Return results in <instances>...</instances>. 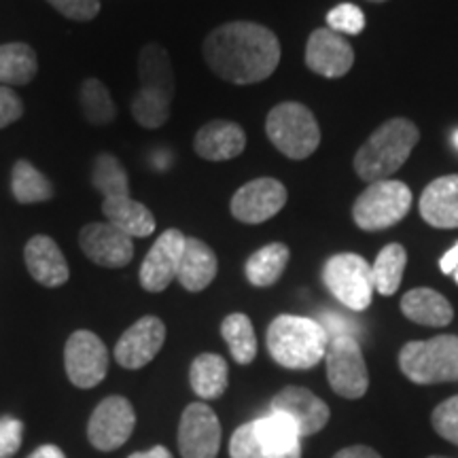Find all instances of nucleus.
I'll list each match as a JSON object with an SVG mask.
<instances>
[{
    "label": "nucleus",
    "instance_id": "f03ea898",
    "mask_svg": "<svg viewBox=\"0 0 458 458\" xmlns=\"http://www.w3.org/2000/svg\"><path fill=\"white\" fill-rule=\"evenodd\" d=\"M140 88L131 100V117L147 130L162 128L170 119L174 98V71L170 54L159 43H147L139 54Z\"/></svg>",
    "mask_w": 458,
    "mask_h": 458
},
{
    "label": "nucleus",
    "instance_id": "79ce46f5",
    "mask_svg": "<svg viewBox=\"0 0 458 458\" xmlns=\"http://www.w3.org/2000/svg\"><path fill=\"white\" fill-rule=\"evenodd\" d=\"M28 458H66V454L57 448V445L45 444V445H38V448L34 450Z\"/></svg>",
    "mask_w": 458,
    "mask_h": 458
},
{
    "label": "nucleus",
    "instance_id": "473e14b6",
    "mask_svg": "<svg viewBox=\"0 0 458 458\" xmlns=\"http://www.w3.org/2000/svg\"><path fill=\"white\" fill-rule=\"evenodd\" d=\"M91 182H94L96 191L102 193V198L130 191L128 172H125L123 164L111 156V153L96 156L94 168H91Z\"/></svg>",
    "mask_w": 458,
    "mask_h": 458
},
{
    "label": "nucleus",
    "instance_id": "4c0bfd02",
    "mask_svg": "<svg viewBox=\"0 0 458 458\" xmlns=\"http://www.w3.org/2000/svg\"><path fill=\"white\" fill-rule=\"evenodd\" d=\"M24 437V425L17 418H0V458H11L20 450Z\"/></svg>",
    "mask_w": 458,
    "mask_h": 458
},
{
    "label": "nucleus",
    "instance_id": "ea45409f",
    "mask_svg": "<svg viewBox=\"0 0 458 458\" xmlns=\"http://www.w3.org/2000/svg\"><path fill=\"white\" fill-rule=\"evenodd\" d=\"M334 458H382L374 448H368V445H348L337 452Z\"/></svg>",
    "mask_w": 458,
    "mask_h": 458
},
{
    "label": "nucleus",
    "instance_id": "20e7f679",
    "mask_svg": "<svg viewBox=\"0 0 458 458\" xmlns=\"http://www.w3.org/2000/svg\"><path fill=\"white\" fill-rule=\"evenodd\" d=\"M266 344L280 368L312 369L327 354L329 337L314 318L280 314L267 327Z\"/></svg>",
    "mask_w": 458,
    "mask_h": 458
},
{
    "label": "nucleus",
    "instance_id": "4be33fe9",
    "mask_svg": "<svg viewBox=\"0 0 458 458\" xmlns=\"http://www.w3.org/2000/svg\"><path fill=\"white\" fill-rule=\"evenodd\" d=\"M418 206H420V216L431 227H458V174L439 176L428 182Z\"/></svg>",
    "mask_w": 458,
    "mask_h": 458
},
{
    "label": "nucleus",
    "instance_id": "4468645a",
    "mask_svg": "<svg viewBox=\"0 0 458 458\" xmlns=\"http://www.w3.org/2000/svg\"><path fill=\"white\" fill-rule=\"evenodd\" d=\"M221 422L210 405L189 403L181 416L179 450L182 458H216Z\"/></svg>",
    "mask_w": 458,
    "mask_h": 458
},
{
    "label": "nucleus",
    "instance_id": "5701e85b",
    "mask_svg": "<svg viewBox=\"0 0 458 458\" xmlns=\"http://www.w3.org/2000/svg\"><path fill=\"white\" fill-rule=\"evenodd\" d=\"M102 215L106 221L128 233L130 238H147L156 232V216L145 204L130 196V191L114 193L102 202Z\"/></svg>",
    "mask_w": 458,
    "mask_h": 458
},
{
    "label": "nucleus",
    "instance_id": "9b49d317",
    "mask_svg": "<svg viewBox=\"0 0 458 458\" xmlns=\"http://www.w3.org/2000/svg\"><path fill=\"white\" fill-rule=\"evenodd\" d=\"M64 368L77 388H94L106 377L108 351L94 331L79 329L66 340Z\"/></svg>",
    "mask_w": 458,
    "mask_h": 458
},
{
    "label": "nucleus",
    "instance_id": "f704fd0d",
    "mask_svg": "<svg viewBox=\"0 0 458 458\" xmlns=\"http://www.w3.org/2000/svg\"><path fill=\"white\" fill-rule=\"evenodd\" d=\"M431 422L435 433L445 442L458 445V394L442 401L437 408L433 410Z\"/></svg>",
    "mask_w": 458,
    "mask_h": 458
},
{
    "label": "nucleus",
    "instance_id": "c9c22d12",
    "mask_svg": "<svg viewBox=\"0 0 458 458\" xmlns=\"http://www.w3.org/2000/svg\"><path fill=\"white\" fill-rule=\"evenodd\" d=\"M320 327L325 329L329 342L335 340V337H354L359 340L357 335H360V325L354 323L352 318H348L346 314L334 312V310H323L318 314V318H314Z\"/></svg>",
    "mask_w": 458,
    "mask_h": 458
},
{
    "label": "nucleus",
    "instance_id": "58836bf2",
    "mask_svg": "<svg viewBox=\"0 0 458 458\" xmlns=\"http://www.w3.org/2000/svg\"><path fill=\"white\" fill-rule=\"evenodd\" d=\"M24 114V102L7 85H0V130L20 122Z\"/></svg>",
    "mask_w": 458,
    "mask_h": 458
},
{
    "label": "nucleus",
    "instance_id": "72a5a7b5",
    "mask_svg": "<svg viewBox=\"0 0 458 458\" xmlns=\"http://www.w3.org/2000/svg\"><path fill=\"white\" fill-rule=\"evenodd\" d=\"M327 26L329 30H334L337 34H351V37H357L365 30V15L357 4L344 3L337 4L327 13Z\"/></svg>",
    "mask_w": 458,
    "mask_h": 458
},
{
    "label": "nucleus",
    "instance_id": "2eb2a0df",
    "mask_svg": "<svg viewBox=\"0 0 458 458\" xmlns=\"http://www.w3.org/2000/svg\"><path fill=\"white\" fill-rule=\"evenodd\" d=\"M185 233L181 229H165L151 246L140 266V286L148 293H162L168 289L172 280L179 274L182 249H185Z\"/></svg>",
    "mask_w": 458,
    "mask_h": 458
},
{
    "label": "nucleus",
    "instance_id": "de8ad7c7",
    "mask_svg": "<svg viewBox=\"0 0 458 458\" xmlns=\"http://www.w3.org/2000/svg\"><path fill=\"white\" fill-rule=\"evenodd\" d=\"M428 458H445V456H428Z\"/></svg>",
    "mask_w": 458,
    "mask_h": 458
},
{
    "label": "nucleus",
    "instance_id": "6e6552de",
    "mask_svg": "<svg viewBox=\"0 0 458 458\" xmlns=\"http://www.w3.org/2000/svg\"><path fill=\"white\" fill-rule=\"evenodd\" d=\"M411 208V191L401 181H377L352 206V221L363 232H382L397 225Z\"/></svg>",
    "mask_w": 458,
    "mask_h": 458
},
{
    "label": "nucleus",
    "instance_id": "a878e982",
    "mask_svg": "<svg viewBox=\"0 0 458 458\" xmlns=\"http://www.w3.org/2000/svg\"><path fill=\"white\" fill-rule=\"evenodd\" d=\"M229 369L225 359L215 352H202L193 359L189 368V382H191L193 393L199 399L213 401L219 399L227 388Z\"/></svg>",
    "mask_w": 458,
    "mask_h": 458
},
{
    "label": "nucleus",
    "instance_id": "412c9836",
    "mask_svg": "<svg viewBox=\"0 0 458 458\" xmlns=\"http://www.w3.org/2000/svg\"><path fill=\"white\" fill-rule=\"evenodd\" d=\"M246 147V134L242 125L215 119L204 123L193 139V148L206 162H227L242 156Z\"/></svg>",
    "mask_w": 458,
    "mask_h": 458
},
{
    "label": "nucleus",
    "instance_id": "a211bd4d",
    "mask_svg": "<svg viewBox=\"0 0 458 458\" xmlns=\"http://www.w3.org/2000/svg\"><path fill=\"white\" fill-rule=\"evenodd\" d=\"M270 411L291 418L301 439L323 431L329 422V405L303 386H286L274 394Z\"/></svg>",
    "mask_w": 458,
    "mask_h": 458
},
{
    "label": "nucleus",
    "instance_id": "39448f33",
    "mask_svg": "<svg viewBox=\"0 0 458 458\" xmlns=\"http://www.w3.org/2000/svg\"><path fill=\"white\" fill-rule=\"evenodd\" d=\"M232 458H301V437L291 418L280 411L238 427L229 442Z\"/></svg>",
    "mask_w": 458,
    "mask_h": 458
},
{
    "label": "nucleus",
    "instance_id": "cd10ccee",
    "mask_svg": "<svg viewBox=\"0 0 458 458\" xmlns=\"http://www.w3.org/2000/svg\"><path fill=\"white\" fill-rule=\"evenodd\" d=\"M37 54L28 43L0 45V85H28L37 77Z\"/></svg>",
    "mask_w": 458,
    "mask_h": 458
},
{
    "label": "nucleus",
    "instance_id": "a18cd8bd",
    "mask_svg": "<svg viewBox=\"0 0 458 458\" xmlns=\"http://www.w3.org/2000/svg\"><path fill=\"white\" fill-rule=\"evenodd\" d=\"M369 3H386V0H369Z\"/></svg>",
    "mask_w": 458,
    "mask_h": 458
},
{
    "label": "nucleus",
    "instance_id": "37998d69",
    "mask_svg": "<svg viewBox=\"0 0 458 458\" xmlns=\"http://www.w3.org/2000/svg\"><path fill=\"white\" fill-rule=\"evenodd\" d=\"M128 458H172V454L168 448H164V445H153L151 450L134 452V454H130Z\"/></svg>",
    "mask_w": 458,
    "mask_h": 458
},
{
    "label": "nucleus",
    "instance_id": "49530a36",
    "mask_svg": "<svg viewBox=\"0 0 458 458\" xmlns=\"http://www.w3.org/2000/svg\"><path fill=\"white\" fill-rule=\"evenodd\" d=\"M452 276H454V280H456V283H458V270H456L454 274H452Z\"/></svg>",
    "mask_w": 458,
    "mask_h": 458
},
{
    "label": "nucleus",
    "instance_id": "393cba45",
    "mask_svg": "<svg viewBox=\"0 0 458 458\" xmlns=\"http://www.w3.org/2000/svg\"><path fill=\"white\" fill-rule=\"evenodd\" d=\"M401 312H403V317L418 325H425V327H445L454 318L450 301L442 293L427 289V286L408 291L401 300Z\"/></svg>",
    "mask_w": 458,
    "mask_h": 458
},
{
    "label": "nucleus",
    "instance_id": "9d476101",
    "mask_svg": "<svg viewBox=\"0 0 458 458\" xmlns=\"http://www.w3.org/2000/svg\"><path fill=\"white\" fill-rule=\"evenodd\" d=\"M325 360H327V380L334 393L344 399H360L368 393L369 374L359 340L354 337L331 340Z\"/></svg>",
    "mask_w": 458,
    "mask_h": 458
},
{
    "label": "nucleus",
    "instance_id": "ddd939ff",
    "mask_svg": "<svg viewBox=\"0 0 458 458\" xmlns=\"http://www.w3.org/2000/svg\"><path fill=\"white\" fill-rule=\"evenodd\" d=\"M286 198V187L276 179L270 176H263V179L249 181L233 193L232 208L233 219L246 225H259V223L276 216L280 210L284 208Z\"/></svg>",
    "mask_w": 458,
    "mask_h": 458
},
{
    "label": "nucleus",
    "instance_id": "1a4fd4ad",
    "mask_svg": "<svg viewBox=\"0 0 458 458\" xmlns=\"http://www.w3.org/2000/svg\"><path fill=\"white\" fill-rule=\"evenodd\" d=\"M323 280L342 306L352 312L368 310L374 297L371 266L357 253H340L329 257L323 266Z\"/></svg>",
    "mask_w": 458,
    "mask_h": 458
},
{
    "label": "nucleus",
    "instance_id": "7ed1b4c3",
    "mask_svg": "<svg viewBox=\"0 0 458 458\" xmlns=\"http://www.w3.org/2000/svg\"><path fill=\"white\" fill-rule=\"evenodd\" d=\"M420 140L416 123L405 117L388 119L374 130L354 156V172L363 181H386L401 165L408 162L414 147Z\"/></svg>",
    "mask_w": 458,
    "mask_h": 458
},
{
    "label": "nucleus",
    "instance_id": "0eeeda50",
    "mask_svg": "<svg viewBox=\"0 0 458 458\" xmlns=\"http://www.w3.org/2000/svg\"><path fill=\"white\" fill-rule=\"evenodd\" d=\"M266 134L274 147L289 159H306L320 145L317 117L300 102H280L267 113Z\"/></svg>",
    "mask_w": 458,
    "mask_h": 458
},
{
    "label": "nucleus",
    "instance_id": "bb28decb",
    "mask_svg": "<svg viewBox=\"0 0 458 458\" xmlns=\"http://www.w3.org/2000/svg\"><path fill=\"white\" fill-rule=\"evenodd\" d=\"M291 250L283 242H272L261 246L257 253H253L246 261L244 272L249 283L253 286H272L276 284L283 276L286 266H289Z\"/></svg>",
    "mask_w": 458,
    "mask_h": 458
},
{
    "label": "nucleus",
    "instance_id": "dca6fc26",
    "mask_svg": "<svg viewBox=\"0 0 458 458\" xmlns=\"http://www.w3.org/2000/svg\"><path fill=\"white\" fill-rule=\"evenodd\" d=\"M79 246L89 261L102 267H125L134 259V238L108 221L88 223L79 232Z\"/></svg>",
    "mask_w": 458,
    "mask_h": 458
},
{
    "label": "nucleus",
    "instance_id": "a19ab883",
    "mask_svg": "<svg viewBox=\"0 0 458 458\" xmlns=\"http://www.w3.org/2000/svg\"><path fill=\"white\" fill-rule=\"evenodd\" d=\"M439 270L444 274H454L458 270V242L439 259Z\"/></svg>",
    "mask_w": 458,
    "mask_h": 458
},
{
    "label": "nucleus",
    "instance_id": "c85d7f7f",
    "mask_svg": "<svg viewBox=\"0 0 458 458\" xmlns=\"http://www.w3.org/2000/svg\"><path fill=\"white\" fill-rule=\"evenodd\" d=\"M11 193L17 204H41L54 198L51 181L26 159H17L11 172Z\"/></svg>",
    "mask_w": 458,
    "mask_h": 458
},
{
    "label": "nucleus",
    "instance_id": "2f4dec72",
    "mask_svg": "<svg viewBox=\"0 0 458 458\" xmlns=\"http://www.w3.org/2000/svg\"><path fill=\"white\" fill-rule=\"evenodd\" d=\"M79 105H81L83 117L91 125H108L114 119V114H117L111 91L96 77H89L83 81L81 91H79Z\"/></svg>",
    "mask_w": 458,
    "mask_h": 458
},
{
    "label": "nucleus",
    "instance_id": "6ab92c4d",
    "mask_svg": "<svg viewBox=\"0 0 458 458\" xmlns=\"http://www.w3.org/2000/svg\"><path fill=\"white\" fill-rule=\"evenodd\" d=\"M354 64L351 43L329 28H318L310 34L306 45V66L327 79H340Z\"/></svg>",
    "mask_w": 458,
    "mask_h": 458
},
{
    "label": "nucleus",
    "instance_id": "423d86ee",
    "mask_svg": "<svg viewBox=\"0 0 458 458\" xmlns=\"http://www.w3.org/2000/svg\"><path fill=\"white\" fill-rule=\"evenodd\" d=\"M399 368L416 385H442L458 380V335H437L408 342L399 352Z\"/></svg>",
    "mask_w": 458,
    "mask_h": 458
},
{
    "label": "nucleus",
    "instance_id": "b1692460",
    "mask_svg": "<svg viewBox=\"0 0 458 458\" xmlns=\"http://www.w3.org/2000/svg\"><path fill=\"white\" fill-rule=\"evenodd\" d=\"M216 272H219V261H216L215 250L199 238L187 236L179 274H176V280H179L182 289L199 293V291L208 289Z\"/></svg>",
    "mask_w": 458,
    "mask_h": 458
},
{
    "label": "nucleus",
    "instance_id": "f3484780",
    "mask_svg": "<svg viewBox=\"0 0 458 458\" xmlns=\"http://www.w3.org/2000/svg\"><path fill=\"white\" fill-rule=\"evenodd\" d=\"M165 342V325L157 317H142L125 329L114 346V359L125 369H142L162 351Z\"/></svg>",
    "mask_w": 458,
    "mask_h": 458
},
{
    "label": "nucleus",
    "instance_id": "f257e3e1",
    "mask_svg": "<svg viewBox=\"0 0 458 458\" xmlns=\"http://www.w3.org/2000/svg\"><path fill=\"white\" fill-rule=\"evenodd\" d=\"M206 64L227 83L253 85L270 79L280 62L278 37L255 21H229L204 38Z\"/></svg>",
    "mask_w": 458,
    "mask_h": 458
},
{
    "label": "nucleus",
    "instance_id": "f8f14e48",
    "mask_svg": "<svg viewBox=\"0 0 458 458\" xmlns=\"http://www.w3.org/2000/svg\"><path fill=\"white\" fill-rule=\"evenodd\" d=\"M136 427V411L122 394H111L96 405L89 418L88 437L96 450L113 452L128 442Z\"/></svg>",
    "mask_w": 458,
    "mask_h": 458
},
{
    "label": "nucleus",
    "instance_id": "aec40b11",
    "mask_svg": "<svg viewBox=\"0 0 458 458\" xmlns=\"http://www.w3.org/2000/svg\"><path fill=\"white\" fill-rule=\"evenodd\" d=\"M24 261L28 274H30L38 284L47 286V289L62 286L68 278H71L68 261L64 253H62V249L57 246L54 238L43 236V233L28 240L24 249Z\"/></svg>",
    "mask_w": 458,
    "mask_h": 458
},
{
    "label": "nucleus",
    "instance_id": "c03bdc74",
    "mask_svg": "<svg viewBox=\"0 0 458 458\" xmlns=\"http://www.w3.org/2000/svg\"><path fill=\"white\" fill-rule=\"evenodd\" d=\"M454 145L458 147V131H456V134H454Z\"/></svg>",
    "mask_w": 458,
    "mask_h": 458
},
{
    "label": "nucleus",
    "instance_id": "7c9ffc66",
    "mask_svg": "<svg viewBox=\"0 0 458 458\" xmlns=\"http://www.w3.org/2000/svg\"><path fill=\"white\" fill-rule=\"evenodd\" d=\"M405 266H408V253L397 242L386 244L376 257L371 266V276H374V286L380 295H394L397 293L401 278H403Z\"/></svg>",
    "mask_w": 458,
    "mask_h": 458
},
{
    "label": "nucleus",
    "instance_id": "c756f323",
    "mask_svg": "<svg viewBox=\"0 0 458 458\" xmlns=\"http://www.w3.org/2000/svg\"><path fill=\"white\" fill-rule=\"evenodd\" d=\"M221 335L227 342L229 352L236 363L249 365L257 357V335L250 318L242 312H233L221 323Z\"/></svg>",
    "mask_w": 458,
    "mask_h": 458
},
{
    "label": "nucleus",
    "instance_id": "e433bc0d",
    "mask_svg": "<svg viewBox=\"0 0 458 458\" xmlns=\"http://www.w3.org/2000/svg\"><path fill=\"white\" fill-rule=\"evenodd\" d=\"M47 3L74 21H89L100 13V0H47Z\"/></svg>",
    "mask_w": 458,
    "mask_h": 458
}]
</instances>
